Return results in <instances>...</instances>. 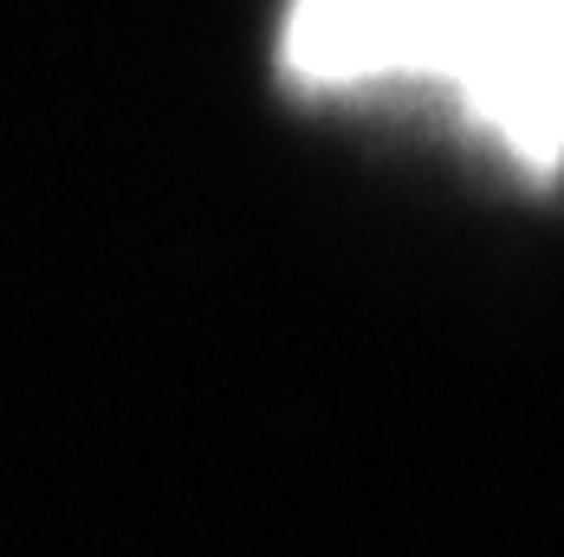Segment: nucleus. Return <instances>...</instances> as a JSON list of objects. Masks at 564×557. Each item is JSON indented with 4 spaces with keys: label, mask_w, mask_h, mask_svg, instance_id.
Returning a JSON list of instances; mask_svg holds the SVG:
<instances>
[{
    "label": "nucleus",
    "mask_w": 564,
    "mask_h": 557,
    "mask_svg": "<svg viewBox=\"0 0 564 557\" xmlns=\"http://www.w3.org/2000/svg\"><path fill=\"white\" fill-rule=\"evenodd\" d=\"M305 98L435 91L525 182L564 175V0H285Z\"/></svg>",
    "instance_id": "1"
}]
</instances>
